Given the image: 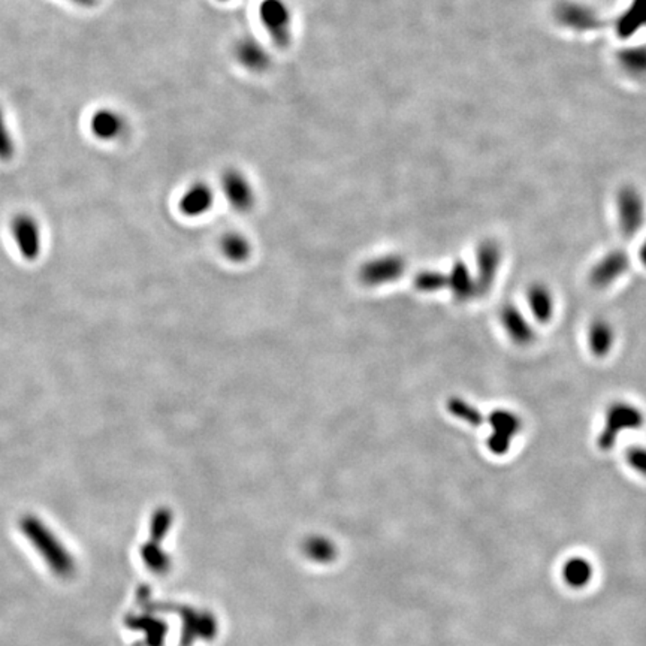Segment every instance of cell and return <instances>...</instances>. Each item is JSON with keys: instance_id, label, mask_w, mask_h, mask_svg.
<instances>
[{"instance_id": "obj_1", "label": "cell", "mask_w": 646, "mask_h": 646, "mask_svg": "<svg viewBox=\"0 0 646 646\" xmlns=\"http://www.w3.org/2000/svg\"><path fill=\"white\" fill-rule=\"evenodd\" d=\"M645 412L628 399H615L603 413V423L597 434V448L607 452L618 443L619 437L634 432L645 425Z\"/></svg>"}, {"instance_id": "obj_2", "label": "cell", "mask_w": 646, "mask_h": 646, "mask_svg": "<svg viewBox=\"0 0 646 646\" xmlns=\"http://www.w3.org/2000/svg\"><path fill=\"white\" fill-rule=\"evenodd\" d=\"M22 531L54 573H57V576H71L74 573L75 561L66 547L63 546V543L58 542L57 536L47 528V525L29 516L22 520Z\"/></svg>"}, {"instance_id": "obj_3", "label": "cell", "mask_w": 646, "mask_h": 646, "mask_svg": "<svg viewBox=\"0 0 646 646\" xmlns=\"http://www.w3.org/2000/svg\"><path fill=\"white\" fill-rule=\"evenodd\" d=\"M9 237L18 256L29 264L39 259L44 251V229L39 219L31 213L22 211L9 220Z\"/></svg>"}, {"instance_id": "obj_4", "label": "cell", "mask_w": 646, "mask_h": 646, "mask_svg": "<svg viewBox=\"0 0 646 646\" xmlns=\"http://www.w3.org/2000/svg\"><path fill=\"white\" fill-rule=\"evenodd\" d=\"M615 214L619 232L625 238L636 237L646 223V199L641 188L621 186L615 195Z\"/></svg>"}, {"instance_id": "obj_5", "label": "cell", "mask_w": 646, "mask_h": 646, "mask_svg": "<svg viewBox=\"0 0 646 646\" xmlns=\"http://www.w3.org/2000/svg\"><path fill=\"white\" fill-rule=\"evenodd\" d=\"M259 20L278 48L286 49L293 39V15L286 0H262Z\"/></svg>"}, {"instance_id": "obj_6", "label": "cell", "mask_w": 646, "mask_h": 646, "mask_svg": "<svg viewBox=\"0 0 646 646\" xmlns=\"http://www.w3.org/2000/svg\"><path fill=\"white\" fill-rule=\"evenodd\" d=\"M491 432H489L486 444L493 455H506L511 450L513 440L520 434L524 422L519 413L511 408H495L486 417Z\"/></svg>"}, {"instance_id": "obj_7", "label": "cell", "mask_w": 646, "mask_h": 646, "mask_svg": "<svg viewBox=\"0 0 646 646\" xmlns=\"http://www.w3.org/2000/svg\"><path fill=\"white\" fill-rule=\"evenodd\" d=\"M630 266H632V259L627 251L623 249H612L606 251L605 255H601L589 268L588 283L596 291H607L621 278L625 277Z\"/></svg>"}, {"instance_id": "obj_8", "label": "cell", "mask_w": 646, "mask_h": 646, "mask_svg": "<svg viewBox=\"0 0 646 646\" xmlns=\"http://www.w3.org/2000/svg\"><path fill=\"white\" fill-rule=\"evenodd\" d=\"M498 320L507 338L518 347H529L537 340L533 319L519 305L506 302L498 311Z\"/></svg>"}, {"instance_id": "obj_9", "label": "cell", "mask_w": 646, "mask_h": 646, "mask_svg": "<svg viewBox=\"0 0 646 646\" xmlns=\"http://www.w3.org/2000/svg\"><path fill=\"white\" fill-rule=\"evenodd\" d=\"M554 15L561 26L578 31V33L597 31L605 24L603 18L596 9H592L591 6L582 4V2H576V0L560 2L554 9Z\"/></svg>"}, {"instance_id": "obj_10", "label": "cell", "mask_w": 646, "mask_h": 646, "mask_svg": "<svg viewBox=\"0 0 646 646\" xmlns=\"http://www.w3.org/2000/svg\"><path fill=\"white\" fill-rule=\"evenodd\" d=\"M502 246L495 240H484L476 250V283L479 289V296L488 293L497 280L502 268Z\"/></svg>"}, {"instance_id": "obj_11", "label": "cell", "mask_w": 646, "mask_h": 646, "mask_svg": "<svg viewBox=\"0 0 646 646\" xmlns=\"http://www.w3.org/2000/svg\"><path fill=\"white\" fill-rule=\"evenodd\" d=\"M127 118L116 108H98L89 118L90 134L100 143H116L127 134Z\"/></svg>"}, {"instance_id": "obj_12", "label": "cell", "mask_w": 646, "mask_h": 646, "mask_svg": "<svg viewBox=\"0 0 646 646\" xmlns=\"http://www.w3.org/2000/svg\"><path fill=\"white\" fill-rule=\"evenodd\" d=\"M525 304L529 318L537 325H547L555 316V293L546 283H529L528 287L525 289Z\"/></svg>"}, {"instance_id": "obj_13", "label": "cell", "mask_w": 646, "mask_h": 646, "mask_svg": "<svg viewBox=\"0 0 646 646\" xmlns=\"http://www.w3.org/2000/svg\"><path fill=\"white\" fill-rule=\"evenodd\" d=\"M616 343L614 323L605 318L592 319L587 327V345L589 354L597 359L607 358Z\"/></svg>"}, {"instance_id": "obj_14", "label": "cell", "mask_w": 646, "mask_h": 646, "mask_svg": "<svg viewBox=\"0 0 646 646\" xmlns=\"http://www.w3.org/2000/svg\"><path fill=\"white\" fill-rule=\"evenodd\" d=\"M233 53L238 63L253 74H262L271 66V56L268 51L259 40L251 36H244L238 40Z\"/></svg>"}, {"instance_id": "obj_15", "label": "cell", "mask_w": 646, "mask_h": 646, "mask_svg": "<svg viewBox=\"0 0 646 646\" xmlns=\"http://www.w3.org/2000/svg\"><path fill=\"white\" fill-rule=\"evenodd\" d=\"M224 196L232 204L237 210H249L255 202V192L251 188L250 181L241 174L240 170H229L222 179Z\"/></svg>"}, {"instance_id": "obj_16", "label": "cell", "mask_w": 646, "mask_h": 646, "mask_svg": "<svg viewBox=\"0 0 646 646\" xmlns=\"http://www.w3.org/2000/svg\"><path fill=\"white\" fill-rule=\"evenodd\" d=\"M614 29L621 39H628L646 29V0H630L615 18Z\"/></svg>"}, {"instance_id": "obj_17", "label": "cell", "mask_w": 646, "mask_h": 646, "mask_svg": "<svg viewBox=\"0 0 646 646\" xmlns=\"http://www.w3.org/2000/svg\"><path fill=\"white\" fill-rule=\"evenodd\" d=\"M213 190L205 183H195L179 197V208L188 217H199L213 205Z\"/></svg>"}, {"instance_id": "obj_18", "label": "cell", "mask_w": 646, "mask_h": 646, "mask_svg": "<svg viewBox=\"0 0 646 646\" xmlns=\"http://www.w3.org/2000/svg\"><path fill=\"white\" fill-rule=\"evenodd\" d=\"M561 578L567 587L573 589L587 588L594 578L591 561L582 555L569 556L561 567Z\"/></svg>"}, {"instance_id": "obj_19", "label": "cell", "mask_w": 646, "mask_h": 646, "mask_svg": "<svg viewBox=\"0 0 646 646\" xmlns=\"http://www.w3.org/2000/svg\"><path fill=\"white\" fill-rule=\"evenodd\" d=\"M448 287L458 301H470L471 298L479 296L475 273H471L464 262L453 265L448 274Z\"/></svg>"}, {"instance_id": "obj_20", "label": "cell", "mask_w": 646, "mask_h": 646, "mask_svg": "<svg viewBox=\"0 0 646 646\" xmlns=\"http://www.w3.org/2000/svg\"><path fill=\"white\" fill-rule=\"evenodd\" d=\"M619 69L633 80L646 78V44H634L624 47L616 54Z\"/></svg>"}, {"instance_id": "obj_21", "label": "cell", "mask_w": 646, "mask_h": 646, "mask_svg": "<svg viewBox=\"0 0 646 646\" xmlns=\"http://www.w3.org/2000/svg\"><path fill=\"white\" fill-rule=\"evenodd\" d=\"M403 271V262L398 258H385L368 264L362 271V277L370 284L390 282Z\"/></svg>"}, {"instance_id": "obj_22", "label": "cell", "mask_w": 646, "mask_h": 646, "mask_svg": "<svg viewBox=\"0 0 646 646\" xmlns=\"http://www.w3.org/2000/svg\"><path fill=\"white\" fill-rule=\"evenodd\" d=\"M302 552L310 561L318 564H327L336 560V546L331 538L325 537L322 534H313L305 538Z\"/></svg>"}, {"instance_id": "obj_23", "label": "cell", "mask_w": 646, "mask_h": 646, "mask_svg": "<svg viewBox=\"0 0 646 646\" xmlns=\"http://www.w3.org/2000/svg\"><path fill=\"white\" fill-rule=\"evenodd\" d=\"M17 154V141L9 127L8 117L0 105V163H8Z\"/></svg>"}, {"instance_id": "obj_24", "label": "cell", "mask_w": 646, "mask_h": 646, "mask_svg": "<svg viewBox=\"0 0 646 646\" xmlns=\"http://www.w3.org/2000/svg\"><path fill=\"white\" fill-rule=\"evenodd\" d=\"M448 407L453 416H457L458 419H461L470 425H482L486 419L480 410H477L475 406H471L470 403H467L466 399L452 398L449 401Z\"/></svg>"}, {"instance_id": "obj_25", "label": "cell", "mask_w": 646, "mask_h": 646, "mask_svg": "<svg viewBox=\"0 0 646 646\" xmlns=\"http://www.w3.org/2000/svg\"><path fill=\"white\" fill-rule=\"evenodd\" d=\"M143 558L148 567L157 573H163L170 569V556L166 555L165 552L162 551L154 542L147 545L145 551L143 549Z\"/></svg>"}, {"instance_id": "obj_26", "label": "cell", "mask_w": 646, "mask_h": 646, "mask_svg": "<svg viewBox=\"0 0 646 646\" xmlns=\"http://www.w3.org/2000/svg\"><path fill=\"white\" fill-rule=\"evenodd\" d=\"M625 462L634 473L646 479V446L634 444L625 450Z\"/></svg>"}, {"instance_id": "obj_27", "label": "cell", "mask_w": 646, "mask_h": 646, "mask_svg": "<svg viewBox=\"0 0 646 646\" xmlns=\"http://www.w3.org/2000/svg\"><path fill=\"white\" fill-rule=\"evenodd\" d=\"M222 247H223L224 255L228 256L229 259L242 260L249 256V242L238 235H229L224 238Z\"/></svg>"}, {"instance_id": "obj_28", "label": "cell", "mask_w": 646, "mask_h": 646, "mask_svg": "<svg viewBox=\"0 0 646 646\" xmlns=\"http://www.w3.org/2000/svg\"><path fill=\"white\" fill-rule=\"evenodd\" d=\"M417 289L421 291H439L448 287V274L425 273L416 278Z\"/></svg>"}, {"instance_id": "obj_29", "label": "cell", "mask_w": 646, "mask_h": 646, "mask_svg": "<svg viewBox=\"0 0 646 646\" xmlns=\"http://www.w3.org/2000/svg\"><path fill=\"white\" fill-rule=\"evenodd\" d=\"M170 522H172V513L170 511L166 509L157 511L152 520L153 540H162V537L170 531Z\"/></svg>"}, {"instance_id": "obj_30", "label": "cell", "mask_w": 646, "mask_h": 646, "mask_svg": "<svg viewBox=\"0 0 646 646\" xmlns=\"http://www.w3.org/2000/svg\"><path fill=\"white\" fill-rule=\"evenodd\" d=\"M639 260H641L642 266L646 269V237L643 238V241L641 242L639 247Z\"/></svg>"}, {"instance_id": "obj_31", "label": "cell", "mask_w": 646, "mask_h": 646, "mask_svg": "<svg viewBox=\"0 0 646 646\" xmlns=\"http://www.w3.org/2000/svg\"><path fill=\"white\" fill-rule=\"evenodd\" d=\"M71 2H75V4H81V6H94L98 0H71Z\"/></svg>"}, {"instance_id": "obj_32", "label": "cell", "mask_w": 646, "mask_h": 646, "mask_svg": "<svg viewBox=\"0 0 646 646\" xmlns=\"http://www.w3.org/2000/svg\"><path fill=\"white\" fill-rule=\"evenodd\" d=\"M219 2H232V0H219Z\"/></svg>"}]
</instances>
